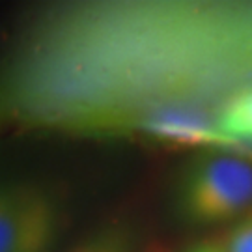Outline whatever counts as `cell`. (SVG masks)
<instances>
[{"label": "cell", "instance_id": "1", "mask_svg": "<svg viewBox=\"0 0 252 252\" xmlns=\"http://www.w3.org/2000/svg\"><path fill=\"white\" fill-rule=\"evenodd\" d=\"M176 202L192 224L239 220L252 211V162L228 152L200 155L181 172Z\"/></svg>", "mask_w": 252, "mask_h": 252}, {"label": "cell", "instance_id": "2", "mask_svg": "<svg viewBox=\"0 0 252 252\" xmlns=\"http://www.w3.org/2000/svg\"><path fill=\"white\" fill-rule=\"evenodd\" d=\"M56 232L53 200L28 187H0V252H51Z\"/></svg>", "mask_w": 252, "mask_h": 252}, {"label": "cell", "instance_id": "3", "mask_svg": "<svg viewBox=\"0 0 252 252\" xmlns=\"http://www.w3.org/2000/svg\"><path fill=\"white\" fill-rule=\"evenodd\" d=\"M213 129L230 140L252 144V84L237 90L217 110Z\"/></svg>", "mask_w": 252, "mask_h": 252}, {"label": "cell", "instance_id": "4", "mask_svg": "<svg viewBox=\"0 0 252 252\" xmlns=\"http://www.w3.org/2000/svg\"><path fill=\"white\" fill-rule=\"evenodd\" d=\"M133 232L124 224H103L81 237L67 252H133Z\"/></svg>", "mask_w": 252, "mask_h": 252}, {"label": "cell", "instance_id": "5", "mask_svg": "<svg viewBox=\"0 0 252 252\" xmlns=\"http://www.w3.org/2000/svg\"><path fill=\"white\" fill-rule=\"evenodd\" d=\"M219 245L224 252H252V211L228 228Z\"/></svg>", "mask_w": 252, "mask_h": 252}, {"label": "cell", "instance_id": "6", "mask_svg": "<svg viewBox=\"0 0 252 252\" xmlns=\"http://www.w3.org/2000/svg\"><path fill=\"white\" fill-rule=\"evenodd\" d=\"M185 252H224L222 247L219 245V241H202V243L192 245L190 249H187Z\"/></svg>", "mask_w": 252, "mask_h": 252}]
</instances>
